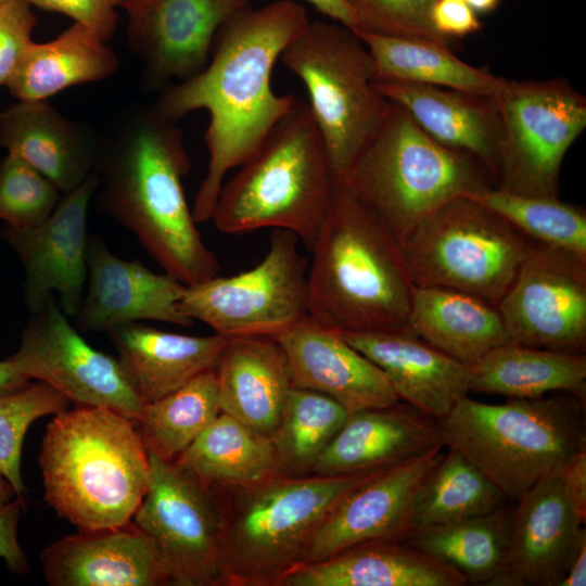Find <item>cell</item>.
<instances>
[{
    "instance_id": "obj_1",
    "label": "cell",
    "mask_w": 586,
    "mask_h": 586,
    "mask_svg": "<svg viewBox=\"0 0 586 586\" xmlns=\"http://www.w3.org/2000/svg\"><path fill=\"white\" fill-rule=\"evenodd\" d=\"M308 22L293 0L250 4L219 27L200 74L161 90L154 106L166 119L177 123L196 110L209 115L208 166L191 209L196 224L211 220L227 173L242 165L293 106L297 97L277 94L271 73Z\"/></svg>"
},
{
    "instance_id": "obj_2",
    "label": "cell",
    "mask_w": 586,
    "mask_h": 586,
    "mask_svg": "<svg viewBox=\"0 0 586 586\" xmlns=\"http://www.w3.org/2000/svg\"><path fill=\"white\" fill-rule=\"evenodd\" d=\"M190 168L182 130L154 105L126 106L99 135L97 209L131 231L184 285L219 271L186 200L182 178Z\"/></svg>"
},
{
    "instance_id": "obj_3",
    "label": "cell",
    "mask_w": 586,
    "mask_h": 586,
    "mask_svg": "<svg viewBox=\"0 0 586 586\" xmlns=\"http://www.w3.org/2000/svg\"><path fill=\"white\" fill-rule=\"evenodd\" d=\"M310 251L309 316L341 333L407 329L415 285L398 241L343 180Z\"/></svg>"
},
{
    "instance_id": "obj_4",
    "label": "cell",
    "mask_w": 586,
    "mask_h": 586,
    "mask_svg": "<svg viewBox=\"0 0 586 586\" xmlns=\"http://www.w3.org/2000/svg\"><path fill=\"white\" fill-rule=\"evenodd\" d=\"M38 461L46 501L78 531L130 522L151 481L135 421L106 407L76 405L56 413Z\"/></svg>"
},
{
    "instance_id": "obj_5",
    "label": "cell",
    "mask_w": 586,
    "mask_h": 586,
    "mask_svg": "<svg viewBox=\"0 0 586 586\" xmlns=\"http://www.w3.org/2000/svg\"><path fill=\"white\" fill-rule=\"evenodd\" d=\"M239 167L219 191L211 218L215 227L228 234L283 229L311 250L337 179L308 104L296 98Z\"/></svg>"
},
{
    "instance_id": "obj_6",
    "label": "cell",
    "mask_w": 586,
    "mask_h": 586,
    "mask_svg": "<svg viewBox=\"0 0 586 586\" xmlns=\"http://www.w3.org/2000/svg\"><path fill=\"white\" fill-rule=\"evenodd\" d=\"M584 398L565 393L486 404L468 395L440 420L444 446L461 453L519 499L586 450Z\"/></svg>"
},
{
    "instance_id": "obj_7",
    "label": "cell",
    "mask_w": 586,
    "mask_h": 586,
    "mask_svg": "<svg viewBox=\"0 0 586 586\" xmlns=\"http://www.w3.org/2000/svg\"><path fill=\"white\" fill-rule=\"evenodd\" d=\"M379 471L308 477L278 473L254 485L226 488L235 496L227 507L219 504L225 585L279 586L302 564L334 505Z\"/></svg>"
},
{
    "instance_id": "obj_8",
    "label": "cell",
    "mask_w": 586,
    "mask_h": 586,
    "mask_svg": "<svg viewBox=\"0 0 586 586\" xmlns=\"http://www.w3.org/2000/svg\"><path fill=\"white\" fill-rule=\"evenodd\" d=\"M341 180L397 241L443 204L492 187L479 161L433 140L393 101L381 129Z\"/></svg>"
},
{
    "instance_id": "obj_9",
    "label": "cell",
    "mask_w": 586,
    "mask_h": 586,
    "mask_svg": "<svg viewBox=\"0 0 586 586\" xmlns=\"http://www.w3.org/2000/svg\"><path fill=\"white\" fill-rule=\"evenodd\" d=\"M280 59L306 87L333 173L343 179L392 107L377 88L370 51L354 29L309 21Z\"/></svg>"
},
{
    "instance_id": "obj_10",
    "label": "cell",
    "mask_w": 586,
    "mask_h": 586,
    "mask_svg": "<svg viewBox=\"0 0 586 586\" xmlns=\"http://www.w3.org/2000/svg\"><path fill=\"white\" fill-rule=\"evenodd\" d=\"M398 244L415 286L462 292L495 307L531 247L505 219L463 196L432 212Z\"/></svg>"
},
{
    "instance_id": "obj_11",
    "label": "cell",
    "mask_w": 586,
    "mask_h": 586,
    "mask_svg": "<svg viewBox=\"0 0 586 586\" xmlns=\"http://www.w3.org/2000/svg\"><path fill=\"white\" fill-rule=\"evenodd\" d=\"M493 98L501 124L495 188L558 198L564 156L586 128L585 95L565 78H504Z\"/></svg>"
},
{
    "instance_id": "obj_12",
    "label": "cell",
    "mask_w": 586,
    "mask_h": 586,
    "mask_svg": "<svg viewBox=\"0 0 586 586\" xmlns=\"http://www.w3.org/2000/svg\"><path fill=\"white\" fill-rule=\"evenodd\" d=\"M298 238L276 229L259 264L230 277L187 285L178 308L227 339L277 337L308 315V263Z\"/></svg>"
},
{
    "instance_id": "obj_13",
    "label": "cell",
    "mask_w": 586,
    "mask_h": 586,
    "mask_svg": "<svg viewBox=\"0 0 586 586\" xmlns=\"http://www.w3.org/2000/svg\"><path fill=\"white\" fill-rule=\"evenodd\" d=\"M148 453L150 486L132 522L155 542L171 585H225L222 517L214 491Z\"/></svg>"
},
{
    "instance_id": "obj_14",
    "label": "cell",
    "mask_w": 586,
    "mask_h": 586,
    "mask_svg": "<svg viewBox=\"0 0 586 586\" xmlns=\"http://www.w3.org/2000/svg\"><path fill=\"white\" fill-rule=\"evenodd\" d=\"M5 359L29 380L48 383L77 406L106 407L136 422L144 404L118 359L88 344L54 295L31 314L17 351Z\"/></svg>"
},
{
    "instance_id": "obj_15",
    "label": "cell",
    "mask_w": 586,
    "mask_h": 586,
    "mask_svg": "<svg viewBox=\"0 0 586 586\" xmlns=\"http://www.w3.org/2000/svg\"><path fill=\"white\" fill-rule=\"evenodd\" d=\"M514 343L581 353L586 348V257L531 246L496 306Z\"/></svg>"
},
{
    "instance_id": "obj_16",
    "label": "cell",
    "mask_w": 586,
    "mask_h": 586,
    "mask_svg": "<svg viewBox=\"0 0 586 586\" xmlns=\"http://www.w3.org/2000/svg\"><path fill=\"white\" fill-rule=\"evenodd\" d=\"M250 0H119L126 42L144 65L142 82L158 90L207 65L219 27Z\"/></svg>"
},
{
    "instance_id": "obj_17",
    "label": "cell",
    "mask_w": 586,
    "mask_h": 586,
    "mask_svg": "<svg viewBox=\"0 0 586 586\" xmlns=\"http://www.w3.org/2000/svg\"><path fill=\"white\" fill-rule=\"evenodd\" d=\"M99 183L97 170L79 187L62 195L52 214L29 227L4 225L0 235L16 254L24 269V301L39 311L59 294L68 317H75L87 284V214Z\"/></svg>"
},
{
    "instance_id": "obj_18",
    "label": "cell",
    "mask_w": 586,
    "mask_h": 586,
    "mask_svg": "<svg viewBox=\"0 0 586 586\" xmlns=\"http://www.w3.org/2000/svg\"><path fill=\"white\" fill-rule=\"evenodd\" d=\"M443 454L432 451L383 469L348 492L317 527L302 564L366 543L404 542L410 533L415 495Z\"/></svg>"
},
{
    "instance_id": "obj_19",
    "label": "cell",
    "mask_w": 586,
    "mask_h": 586,
    "mask_svg": "<svg viewBox=\"0 0 586 586\" xmlns=\"http://www.w3.org/2000/svg\"><path fill=\"white\" fill-rule=\"evenodd\" d=\"M87 284L74 317L81 332H107L141 320L190 327L178 304L186 286L168 273H156L139 260L115 256L98 235L89 234Z\"/></svg>"
},
{
    "instance_id": "obj_20",
    "label": "cell",
    "mask_w": 586,
    "mask_h": 586,
    "mask_svg": "<svg viewBox=\"0 0 586 586\" xmlns=\"http://www.w3.org/2000/svg\"><path fill=\"white\" fill-rule=\"evenodd\" d=\"M275 339L286 355L292 386L327 395L348 412L399 403L385 374L314 317L305 316Z\"/></svg>"
},
{
    "instance_id": "obj_21",
    "label": "cell",
    "mask_w": 586,
    "mask_h": 586,
    "mask_svg": "<svg viewBox=\"0 0 586 586\" xmlns=\"http://www.w3.org/2000/svg\"><path fill=\"white\" fill-rule=\"evenodd\" d=\"M40 560L51 586L171 585L155 542L132 520L62 537Z\"/></svg>"
},
{
    "instance_id": "obj_22",
    "label": "cell",
    "mask_w": 586,
    "mask_h": 586,
    "mask_svg": "<svg viewBox=\"0 0 586 586\" xmlns=\"http://www.w3.org/2000/svg\"><path fill=\"white\" fill-rule=\"evenodd\" d=\"M444 446L440 420L399 403L349 412L311 469L315 475L372 472Z\"/></svg>"
},
{
    "instance_id": "obj_23",
    "label": "cell",
    "mask_w": 586,
    "mask_h": 586,
    "mask_svg": "<svg viewBox=\"0 0 586 586\" xmlns=\"http://www.w3.org/2000/svg\"><path fill=\"white\" fill-rule=\"evenodd\" d=\"M517 500L507 555L510 585L559 586L586 517L571 500L560 471Z\"/></svg>"
},
{
    "instance_id": "obj_24",
    "label": "cell",
    "mask_w": 586,
    "mask_h": 586,
    "mask_svg": "<svg viewBox=\"0 0 586 586\" xmlns=\"http://www.w3.org/2000/svg\"><path fill=\"white\" fill-rule=\"evenodd\" d=\"M341 334L385 374L399 400L437 420L470 392L469 365L445 355L408 328Z\"/></svg>"
},
{
    "instance_id": "obj_25",
    "label": "cell",
    "mask_w": 586,
    "mask_h": 586,
    "mask_svg": "<svg viewBox=\"0 0 586 586\" xmlns=\"http://www.w3.org/2000/svg\"><path fill=\"white\" fill-rule=\"evenodd\" d=\"M0 144L63 194L97 170L99 135L63 115L48 100L16 101L0 111Z\"/></svg>"
},
{
    "instance_id": "obj_26",
    "label": "cell",
    "mask_w": 586,
    "mask_h": 586,
    "mask_svg": "<svg viewBox=\"0 0 586 586\" xmlns=\"http://www.w3.org/2000/svg\"><path fill=\"white\" fill-rule=\"evenodd\" d=\"M375 85L433 140L471 155L492 180L497 179L501 124L493 95L396 80H375Z\"/></svg>"
},
{
    "instance_id": "obj_27",
    "label": "cell",
    "mask_w": 586,
    "mask_h": 586,
    "mask_svg": "<svg viewBox=\"0 0 586 586\" xmlns=\"http://www.w3.org/2000/svg\"><path fill=\"white\" fill-rule=\"evenodd\" d=\"M214 371L220 412L271 437L292 387L279 342L269 336L230 337Z\"/></svg>"
},
{
    "instance_id": "obj_28",
    "label": "cell",
    "mask_w": 586,
    "mask_h": 586,
    "mask_svg": "<svg viewBox=\"0 0 586 586\" xmlns=\"http://www.w3.org/2000/svg\"><path fill=\"white\" fill-rule=\"evenodd\" d=\"M130 385L143 403L178 390L215 368L227 337L187 335L128 322L106 332Z\"/></svg>"
},
{
    "instance_id": "obj_29",
    "label": "cell",
    "mask_w": 586,
    "mask_h": 586,
    "mask_svg": "<svg viewBox=\"0 0 586 586\" xmlns=\"http://www.w3.org/2000/svg\"><path fill=\"white\" fill-rule=\"evenodd\" d=\"M456 569L406 542H372L289 572L279 586H463Z\"/></svg>"
},
{
    "instance_id": "obj_30",
    "label": "cell",
    "mask_w": 586,
    "mask_h": 586,
    "mask_svg": "<svg viewBox=\"0 0 586 586\" xmlns=\"http://www.w3.org/2000/svg\"><path fill=\"white\" fill-rule=\"evenodd\" d=\"M407 328L466 365L512 342L495 306L473 295L442 288L413 286Z\"/></svg>"
},
{
    "instance_id": "obj_31",
    "label": "cell",
    "mask_w": 586,
    "mask_h": 586,
    "mask_svg": "<svg viewBox=\"0 0 586 586\" xmlns=\"http://www.w3.org/2000/svg\"><path fill=\"white\" fill-rule=\"evenodd\" d=\"M119 60L90 28L73 23L47 42L31 41L7 87L17 101L48 100L60 91L113 76Z\"/></svg>"
},
{
    "instance_id": "obj_32",
    "label": "cell",
    "mask_w": 586,
    "mask_h": 586,
    "mask_svg": "<svg viewBox=\"0 0 586 586\" xmlns=\"http://www.w3.org/2000/svg\"><path fill=\"white\" fill-rule=\"evenodd\" d=\"M470 391L508 398H536L550 392L586 394V356L514 342L498 346L469 365Z\"/></svg>"
},
{
    "instance_id": "obj_33",
    "label": "cell",
    "mask_w": 586,
    "mask_h": 586,
    "mask_svg": "<svg viewBox=\"0 0 586 586\" xmlns=\"http://www.w3.org/2000/svg\"><path fill=\"white\" fill-rule=\"evenodd\" d=\"M209 488H240L278 474L271 437L220 412L174 460Z\"/></svg>"
},
{
    "instance_id": "obj_34",
    "label": "cell",
    "mask_w": 586,
    "mask_h": 586,
    "mask_svg": "<svg viewBox=\"0 0 586 586\" xmlns=\"http://www.w3.org/2000/svg\"><path fill=\"white\" fill-rule=\"evenodd\" d=\"M511 512H492L411 532L404 540L456 569L468 584L510 585L507 555Z\"/></svg>"
},
{
    "instance_id": "obj_35",
    "label": "cell",
    "mask_w": 586,
    "mask_h": 586,
    "mask_svg": "<svg viewBox=\"0 0 586 586\" xmlns=\"http://www.w3.org/2000/svg\"><path fill=\"white\" fill-rule=\"evenodd\" d=\"M355 31L372 55L375 80L431 85L491 97L504 81L486 68L462 61L448 46L424 39Z\"/></svg>"
},
{
    "instance_id": "obj_36",
    "label": "cell",
    "mask_w": 586,
    "mask_h": 586,
    "mask_svg": "<svg viewBox=\"0 0 586 586\" xmlns=\"http://www.w3.org/2000/svg\"><path fill=\"white\" fill-rule=\"evenodd\" d=\"M504 499L502 493L476 466L458 450L448 448L415 495L410 533L492 512L502 506Z\"/></svg>"
},
{
    "instance_id": "obj_37",
    "label": "cell",
    "mask_w": 586,
    "mask_h": 586,
    "mask_svg": "<svg viewBox=\"0 0 586 586\" xmlns=\"http://www.w3.org/2000/svg\"><path fill=\"white\" fill-rule=\"evenodd\" d=\"M220 413L214 369L142 405L137 429L148 449L174 461Z\"/></svg>"
},
{
    "instance_id": "obj_38",
    "label": "cell",
    "mask_w": 586,
    "mask_h": 586,
    "mask_svg": "<svg viewBox=\"0 0 586 586\" xmlns=\"http://www.w3.org/2000/svg\"><path fill=\"white\" fill-rule=\"evenodd\" d=\"M348 413L327 395L292 386L271 436L278 473L301 476L310 472Z\"/></svg>"
},
{
    "instance_id": "obj_39",
    "label": "cell",
    "mask_w": 586,
    "mask_h": 586,
    "mask_svg": "<svg viewBox=\"0 0 586 586\" xmlns=\"http://www.w3.org/2000/svg\"><path fill=\"white\" fill-rule=\"evenodd\" d=\"M471 199L540 244L586 257V213L559 198L514 194L489 187Z\"/></svg>"
},
{
    "instance_id": "obj_40",
    "label": "cell",
    "mask_w": 586,
    "mask_h": 586,
    "mask_svg": "<svg viewBox=\"0 0 586 586\" xmlns=\"http://www.w3.org/2000/svg\"><path fill=\"white\" fill-rule=\"evenodd\" d=\"M71 400L46 382L0 395V472L25 501L22 449L27 430L37 419L68 409Z\"/></svg>"
},
{
    "instance_id": "obj_41",
    "label": "cell",
    "mask_w": 586,
    "mask_h": 586,
    "mask_svg": "<svg viewBox=\"0 0 586 586\" xmlns=\"http://www.w3.org/2000/svg\"><path fill=\"white\" fill-rule=\"evenodd\" d=\"M63 193L15 153L0 161V220L14 227L43 222Z\"/></svg>"
},
{
    "instance_id": "obj_42",
    "label": "cell",
    "mask_w": 586,
    "mask_h": 586,
    "mask_svg": "<svg viewBox=\"0 0 586 586\" xmlns=\"http://www.w3.org/2000/svg\"><path fill=\"white\" fill-rule=\"evenodd\" d=\"M436 0H344L357 30L417 38L450 47L449 39L432 25L431 10Z\"/></svg>"
},
{
    "instance_id": "obj_43",
    "label": "cell",
    "mask_w": 586,
    "mask_h": 586,
    "mask_svg": "<svg viewBox=\"0 0 586 586\" xmlns=\"http://www.w3.org/2000/svg\"><path fill=\"white\" fill-rule=\"evenodd\" d=\"M24 0H0V86L9 82L33 41L37 17Z\"/></svg>"
},
{
    "instance_id": "obj_44",
    "label": "cell",
    "mask_w": 586,
    "mask_h": 586,
    "mask_svg": "<svg viewBox=\"0 0 586 586\" xmlns=\"http://www.w3.org/2000/svg\"><path fill=\"white\" fill-rule=\"evenodd\" d=\"M29 5L68 16L81 24L104 41H109L119 21V0H24Z\"/></svg>"
},
{
    "instance_id": "obj_45",
    "label": "cell",
    "mask_w": 586,
    "mask_h": 586,
    "mask_svg": "<svg viewBox=\"0 0 586 586\" xmlns=\"http://www.w3.org/2000/svg\"><path fill=\"white\" fill-rule=\"evenodd\" d=\"M26 501L15 497L0 504V559L13 574L29 572V561L17 539V526Z\"/></svg>"
},
{
    "instance_id": "obj_46",
    "label": "cell",
    "mask_w": 586,
    "mask_h": 586,
    "mask_svg": "<svg viewBox=\"0 0 586 586\" xmlns=\"http://www.w3.org/2000/svg\"><path fill=\"white\" fill-rule=\"evenodd\" d=\"M431 21L435 30L447 39L474 34L482 27L477 13L464 0H436Z\"/></svg>"
},
{
    "instance_id": "obj_47",
    "label": "cell",
    "mask_w": 586,
    "mask_h": 586,
    "mask_svg": "<svg viewBox=\"0 0 586 586\" xmlns=\"http://www.w3.org/2000/svg\"><path fill=\"white\" fill-rule=\"evenodd\" d=\"M560 474L571 500L586 517V450L565 464L560 470Z\"/></svg>"
},
{
    "instance_id": "obj_48",
    "label": "cell",
    "mask_w": 586,
    "mask_h": 586,
    "mask_svg": "<svg viewBox=\"0 0 586 586\" xmlns=\"http://www.w3.org/2000/svg\"><path fill=\"white\" fill-rule=\"evenodd\" d=\"M586 585V531L582 526L570 553L565 574L559 586Z\"/></svg>"
},
{
    "instance_id": "obj_49",
    "label": "cell",
    "mask_w": 586,
    "mask_h": 586,
    "mask_svg": "<svg viewBox=\"0 0 586 586\" xmlns=\"http://www.w3.org/2000/svg\"><path fill=\"white\" fill-rule=\"evenodd\" d=\"M330 21L357 30V24L344 0H305Z\"/></svg>"
},
{
    "instance_id": "obj_50",
    "label": "cell",
    "mask_w": 586,
    "mask_h": 586,
    "mask_svg": "<svg viewBox=\"0 0 586 586\" xmlns=\"http://www.w3.org/2000/svg\"><path fill=\"white\" fill-rule=\"evenodd\" d=\"M30 380L17 371L7 359L0 360V395L26 387Z\"/></svg>"
},
{
    "instance_id": "obj_51",
    "label": "cell",
    "mask_w": 586,
    "mask_h": 586,
    "mask_svg": "<svg viewBox=\"0 0 586 586\" xmlns=\"http://www.w3.org/2000/svg\"><path fill=\"white\" fill-rule=\"evenodd\" d=\"M476 13H488L496 9L499 0H464Z\"/></svg>"
},
{
    "instance_id": "obj_52",
    "label": "cell",
    "mask_w": 586,
    "mask_h": 586,
    "mask_svg": "<svg viewBox=\"0 0 586 586\" xmlns=\"http://www.w3.org/2000/svg\"><path fill=\"white\" fill-rule=\"evenodd\" d=\"M15 492L8 479L0 472V504L15 498Z\"/></svg>"
}]
</instances>
